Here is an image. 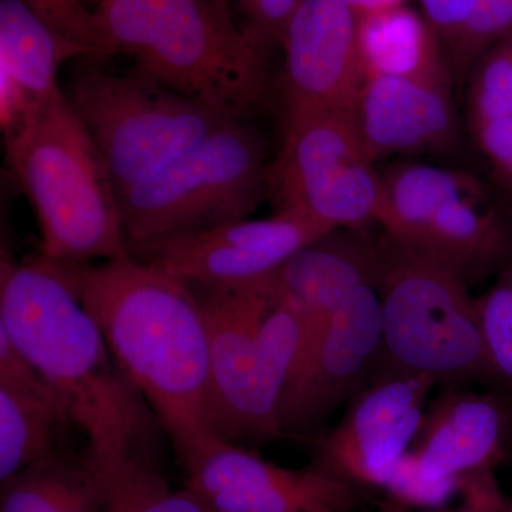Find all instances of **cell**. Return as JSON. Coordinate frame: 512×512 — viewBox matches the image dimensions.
<instances>
[{
    "label": "cell",
    "mask_w": 512,
    "mask_h": 512,
    "mask_svg": "<svg viewBox=\"0 0 512 512\" xmlns=\"http://www.w3.org/2000/svg\"><path fill=\"white\" fill-rule=\"evenodd\" d=\"M0 329L63 400L107 473L151 458L157 417L128 382L74 285L69 262L0 264Z\"/></svg>",
    "instance_id": "1"
},
{
    "label": "cell",
    "mask_w": 512,
    "mask_h": 512,
    "mask_svg": "<svg viewBox=\"0 0 512 512\" xmlns=\"http://www.w3.org/2000/svg\"><path fill=\"white\" fill-rule=\"evenodd\" d=\"M69 266L117 366L177 457L218 436L207 323L190 286L131 255Z\"/></svg>",
    "instance_id": "2"
},
{
    "label": "cell",
    "mask_w": 512,
    "mask_h": 512,
    "mask_svg": "<svg viewBox=\"0 0 512 512\" xmlns=\"http://www.w3.org/2000/svg\"><path fill=\"white\" fill-rule=\"evenodd\" d=\"M94 10L114 55L148 79L235 119L271 107L268 56L212 0H103Z\"/></svg>",
    "instance_id": "3"
},
{
    "label": "cell",
    "mask_w": 512,
    "mask_h": 512,
    "mask_svg": "<svg viewBox=\"0 0 512 512\" xmlns=\"http://www.w3.org/2000/svg\"><path fill=\"white\" fill-rule=\"evenodd\" d=\"M3 146L39 222L40 254L62 262L130 256L119 197L63 90L40 100Z\"/></svg>",
    "instance_id": "4"
},
{
    "label": "cell",
    "mask_w": 512,
    "mask_h": 512,
    "mask_svg": "<svg viewBox=\"0 0 512 512\" xmlns=\"http://www.w3.org/2000/svg\"><path fill=\"white\" fill-rule=\"evenodd\" d=\"M188 286L207 323L218 436L238 444L284 439L279 412L302 349L301 312L276 302L265 279Z\"/></svg>",
    "instance_id": "5"
},
{
    "label": "cell",
    "mask_w": 512,
    "mask_h": 512,
    "mask_svg": "<svg viewBox=\"0 0 512 512\" xmlns=\"http://www.w3.org/2000/svg\"><path fill=\"white\" fill-rule=\"evenodd\" d=\"M375 289L382 309V365L426 376L437 387L497 389L477 299L451 269L420 248L376 237Z\"/></svg>",
    "instance_id": "6"
},
{
    "label": "cell",
    "mask_w": 512,
    "mask_h": 512,
    "mask_svg": "<svg viewBox=\"0 0 512 512\" xmlns=\"http://www.w3.org/2000/svg\"><path fill=\"white\" fill-rule=\"evenodd\" d=\"M272 158L251 120H235L119 197L128 251L247 220L268 198Z\"/></svg>",
    "instance_id": "7"
},
{
    "label": "cell",
    "mask_w": 512,
    "mask_h": 512,
    "mask_svg": "<svg viewBox=\"0 0 512 512\" xmlns=\"http://www.w3.org/2000/svg\"><path fill=\"white\" fill-rule=\"evenodd\" d=\"M99 150L117 197L211 134L242 120L148 79L83 70L64 92Z\"/></svg>",
    "instance_id": "8"
},
{
    "label": "cell",
    "mask_w": 512,
    "mask_h": 512,
    "mask_svg": "<svg viewBox=\"0 0 512 512\" xmlns=\"http://www.w3.org/2000/svg\"><path fill=\"white\" fill-rule=\"evenodd\" d=\"M282 138L268 173L276 211H293L326 231L377 224L380 171L352 114H281Z\"/></svg>",
    "instance_id": "9"
},
{
    "label": "cell",
    "mask_w": 512,
    "mask_h": 512,
    "mask_svg": "<svg viewBox=\"0 0 512 512\" xmlns=\"http://www.w3.org/2000/svg\"><path fill=\"white\" fill-rule=\"evenodd\" d=\"M437 384L380 365L342 420L313 439L311 466L355 485L382 488L412 447Z\"/></svg>",
    "instance_id": "10"
},
{
    "label": "cell",
    "mask_w": 512,
    "mask_h": 512,
    "mask_svg": "<svg viewBox=\"0 0 512 512\" xmlns=\"http://www.w3.org/2000/svg\"><path fill=\"white\" fill-rule=\"evenodd\" d=\"M185 488L212 512H355L363 490L311 466L286 468L210 437L177 457Z\"/></svg>",
    "instance_id": "11"
},
{
    "label": "cell",
    "mask_w": 512,
    "mask_h": 512,
    "mask_svg": "<svg viewBox=\"0 0 512 512\" xmlns=\"http://www.w3.org/2000/svg\"><path fill=\"white\" fill-rule=\"evenodd\" d=\"M382 360V309L376 289L366 285L340 306L289 380L279 412L284 439H315L338 407L370 382Z\"/></svg>",
    "instance_id": "12"
},
{
    "label": "cell",
    "mask_w": 512,
    "mask_h": 512,
    "mask_svg": "<svg viewBox=\"0 0 512 512\" xmlns=\"http://www.w3.org/2000/svg\"><path fill=\"white\" fill-rule=\"evenodd\" d=\"M298 212L228 222L131 248L130 255L197 286L247 285L278 271L299 249L328 234Z\"/></svg>",
    "instance_id": "13"
},
{
    "label": "cell",
    "mask_w": 512,
    "mask_h": 512,
    "mask_svg": "<svg viewBox=\"0 0 512 512\" xmlns=\"http://www.w3.org/2000/svg\"><path fill=\"white\" fill-rule=\"evenodd\" d=\"M357 15L339 0H301L281 47L276 82L281 114H352L365 79L357 56Z\"/></svg>",
    "instance_id": "14"
},
{
    "label": "cell",
    "mask_w": 512,
    "mask_h": 512,
    "mask_svg": "<svg viewBox=\"0 0 512 512\" xmlns=\"http://www.w3.org/2000/svg\"><path fill=\"white\" fill-rule=\"evenodd\" d=\"M376 278V237L367 229H333L265 279L275 301L291 303L305 323L295 370L312 355L340 306L362 286L375 288Z\"/></svg>",
    "instance_id": "15"
},
{
    "label": "cell",
    "mask_w": 512,
    "mask_h": 512,
    "mask_svg": "<svg viewBox=\"0 0 512 512\" xmlns=\"http://www.w3.org/2000/svg\"><path fill=\"white\" fill-rule=\"evenodd\" d=\"M352 119L375 163L393 156L454 153L461 146L451 83L384 77L366 80Z\"/></svg>",
    "instance_id": "16"
},
{
    "label": "cell",
    "mask_w": 512,
    "mask_h": 512,
    "mask_svg": "<svg viewBox=\"0 0 512 512\" xmlns=\"http://www.w3.org/2000/svg\"><path fill=\"white\" fill-rule=\"evenodd\" d=\"M511 394L443 387L429 403L409 453L424 476L457 478L494 471L508 460Z\"/></svg>",
    "instance_id": "17"
},
{
    "label": "cell",
    "mask_w": 512,
    "mask_h": 512,
    "mask_svg": "<svg viewBox=\"0 0 512 512\" xmlns=\"http://www.w3.org/2000/svg\"><path fill=\"white\" fill-rule=\"evenodd\" d=\"M72 424L59 394L0 329V483L63 448Z\"/></svg>",
    "instance_id": "18"
},
{
    "label": "cell",
    "mask_w": 512,
    "mask_h": 512,
    "mask_svg": "<svg viewBox=\"0 0 512 512\" xmlns=\"http://www.w3.org/2000/svg\"><path fill=\"white\" fill-rule=\"evenodd\" d=\"M357 56L363 79L453 83L446 47L423 12L409 5L357 16Z\"/></svg>",
    "instance_id": "19"
},
{
    "label": "cell",
    "mask_w": 512,
    "mask_h": 512,
    "mask_svg": "<svg viewBox=\"0 0 512 512\" xmlns=\"http://www.w3.org/2000/svg\"><path fill=\"white\" fill-rule=\"evenodd\" d=\"M483 200L447 204L413 247L436 258L470 288L512 262V225L503 208L483 210Z\"/></svg>",
    "instance_id": "20"
},
{
    "label": "cell",
    "mask_w": 512,
    "mask_h": 512,
    "mask_svg": "<svg viewBox=\"0 0 512 512\" xmlns=\"http://www.w3.org/2000/svg\"><path fill=\"white\" fill-rule=\"evenodd\" d=\"M379 171L377 224L406 244H419L451 201L487 200L484 185L467 171L404 161Z\"/></svg>",
    "instance_id": "21"
},
{
    "label": "cell",
    "mask_w": 512,
    "mask_h": 512,
    "mask_svg": "<svg viewBox=\"0 0 512 512\" xmlns=\"http://www.w3.org/2000/svg\"><path fill=\"white\" fill-rule=\"evenodd\" d=\"M109 473L92 448H60L0 483V512H104Z\"/></svg>",
    "instance_id": "22"
},
{
    "label": "cell",
    "mask_w": 512,
    "mask_h": 512,
    "mask_svg": "<svg viewBox=\"0 0 512 512\" xmlns=\"http://www.w3.org/2000/svg\"><path fill=\"white\" fill-rule=\"evenodd\" d=\"M79 56L93 57L86 47L50 29L20 0H0V67L36 100L62 92L60 66Z\"/></svg>",
    "instance_id": "23"
},
{
    "label": "cell",
    "mask_w": 512,
    "mask_h": 512,
    "mask_svg": "<svg viewBox=\"0 0 512 512\" xmlns=\"http://www.w3.org/2000/svg\"><path fill=\"white\" fill-rule=\"evenodd\" d=\"M104 512L212 511L188 488H171L151 458H137L111 471Z\"/></svg>",
    "instance_id": "24"
},
{
    "label": "cell",
    "mask_w": 512,
    "mask_h": 512,
    "mask_svg": "<svg viewBox=\"0 0 512 512\" xmlns=\"http://www.w3.org/2000/svg\"><path fill=\"white\" fill-rule=\"evenodd\" d=\"M510 36L512 0H476L466 22L446 45L453 77H467L487 50Z\"/></svg>",
    "instance_id": "25"
},
{
    "label": "cell",
    "mask_w": 512,
    "mask_h": 512,
    "mask_svg": "<svg viewBox=\"0 0 512 512\" xmlns=\"http://www.w3.org/2000/svg\"><path fill=\"white\" fill-rule=\"evenodd\" d=\"M478 318L488 362L498 390L512 394V262L477 298Z\"/></svg>",
    "instance_id": "26"
},
{
    "label": "cell",
    "mask_w": 512,
    "mask_h": 512,
    "mask_svg": "<svg viewBox=\"0 0 512 512\" xmlns=\"http://www.w3.org/2000/svg\"><path fill=\"white\" fill-rule=\"evenodd\" d=\"M467 79L470 127L512 117V36L487 50Z\"/></svg>",
    "instance_id": "27"
},
{
    "label": "cell",
    "mask_w": 512,
    "mask_h": 512,
    "mask_svg": "<svg viewBox=\"0 0 512 512\" xmlns=\"http://www.w3.org/2000/svg\"><path fill=\"white\" fill-rule=\"evenodd\" d=\"M23 5L64 39L86 47L96 59L114 56L113 46L96 10L80 0H20Z\"/></svg>",
    "instance_id": "28"
},
{
    "label": "cell",
    "mask_w": 512,
    "mask_h": 512,
    "mask_svg": "<svg viewBox=\"0 0 512 512\" xmlns=\"http://www.w3.org/2000/svg\"><path fill=\"white\" fill-rule=\"evenodd\" d=\"M387 498L414 511L441 512L454 497L460 495V477L431 478L424 476L409 451L404 454L383 487Z\"/></svg>",
    "instance_id": "29"
},
{
    "label": "cell",
    "mask_w": 512,
    "mask_h": 512,
    "mask_svg": "<svg viewBox=\"0 0 512 512\" xmlns=\"http://www.w3.org/2000/svg\"><path fill=\"white\" fill-rule=\"evenodd\" d=\"M301 0H234L241 22L239 28L264 55L281 47L286 26Z\"/></svg>",
    "instance_id": "30"
},
{
    "label": "cell",
    "mask_w": 512,
    "mask_h": 512,
    "mask_svg": "<svg viewBox=\"0 0 512 512\" xmlns=\"http://www.w3.org/2000/svg\"><path fill=\"white\" fill-rule=\"evenodd\" d=\"M39 101L8 70L0 67V128L3 136L22 126Z\"/></svg>",
    "instance_id": "31"
},
{
    "label": "cell",
    "mask_w": 512,
    "mask_h": 512,
    "mask_svg": "<svg viewBox=\"0 0 512 512\" xmlns=\"http://www.w3.org/2000/svg\"><path fill=\"white\" fill-rule=\"evenodd\" d=\"M419 2L421 12L437 30L446 47L461 25L466 22L476 0H419Z\"/></svg>",
    "instance_id": "32"
},
{
    "label": "cell",
    "mask_w": 512,
    "mask_h": 512,
    "mask_svg": "<svg viewBox=\"0 0 512 512\" xmlns=\"http://www.w3.org/2000/svg\"><path fill=\"white\" fill-rule=\"evenodd\" d=\"M474 140L493 168L512 160V117L471 126Z\"/></svg>",
    "instance_id": "33"
},
{
    "label": "cell",
    "mask_w": 512,
    "mask_h": 512,
    "mask_svg": "<svg viewBox=\"0 0 512 512\" xmlns=\"http://www.w3.org/2000/svg\"><path fill=\"white\" fill-rule=\"evenodd\" d=\"M339 2L348 6L357 16H362L367 15V13H375L380 12V10L407 5L409 0H339Z\"/></svg>",
    "instance_id": "34"
},
{
    "label": "cell",
    "mask_w": 512,
    "mask_h": 512,
    "mask_svg": "<svg viewBox=\"0 0 512 512\" xmlns=\"http://www.w3.org/2000/svg\"><path fill=\"white\" fill-rule=\"evenodd\" d=\"M495 183L500 184L501 187L512 190V160L507 164L500 165V167L493 168Z\"/></svg>",
    "instance_id": "35"
},
{
    "label": "cell",
    "mask_w": 512,
    "mask_h": 512,
    "mask_svg": "<svg viewBox=\"0 0 512 512\" xmlns=\"http://www.w3.org/2000/svg\"><path fill=\"white\" fill-rule=\"evenodd\" d=\"M376 512H416L412 508L406 507V505L397 503V501L386 498L382 504H380L379 510Z\"/></svg>",
    "instance_id": "36"
},
{
    "label": "cell",
    "mask_w": 512,
    "mask_h": 512,
    "mask_svg": "<svg viewBox=\"0 0 512 512\" xmlns=\"http://www.w3.org/2000/svg\"><path fill=\"white\" fill-rule=\"evenodd\" d=\"M214 5L217 6V9L220 10L222 15L229 16V18H234L232 16V6H234V0H212Z\"/></svg>",
    "instance_id": "37"
},
{
    "label": "cell",
    "mask_w": 512,
    "mask_h": 512,
    "mask_svg": "<svg viewBox=\"0 0 512 512\" xmlns=\"http://www.w3.org/2000/svg\"><path fill=\"white\" fill-rule=\"evenodd\" d=\"M511 399H512V396H511ZM507 454H508V460H512V403H511L510 429H508V439H507Z\"/></svg>",
    "instance_id": "38"
},
{
    "label": "cell",
    "mask_w": 512,
    "mask_h": 512,
    "mask_svg": "<svg viewBox=\"0 0 512 512\" xmlns=\"http://www.w3.org/2000/svg\"><path fill=\"white\" fill-rule=\"evenodd\" d=\"M80 2L84 3V5L87 6V8H90V6H92V9H96L97 6L100 5L101 2H103V0H80Z\"/></svg>",
    "instance_id": "39"
},
{
    "label": "cell",
    "mask_w": 512,
    "mask_h": 512,
    "mask_svg": "<svg viewBox=\"0 0 512 512\" xmlns=\"http://www.w3.org/2000/svg\"><path fill=\"white\" fill-rule=\"evenodd\" d=\"M501 208H503L505 215H507V218H508V220H510L511 225H512V207H511V205H505V207H501Z\"/></svg>",
    "instance_id": "40"
},
{
    "label": "cell",
    "mask_w": 512,
    "mask_h": 512,
    "mask_svg": "<svg viewBox=\"0 0 512 512\" xmlns=\"http://www.w3.org/2000/svg\"><path fill=\"white\" fill-rule=\"evenodd\" d=\"M511 396H512V394H511Z\"/></svg>",
    "instance_id": "41"
}]
</instances>
